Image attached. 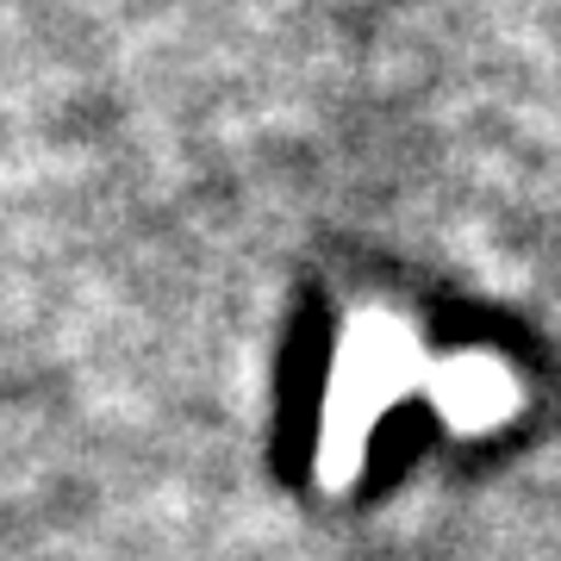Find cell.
I'll return each instance as SVG.
<instances>
[{
  "mask_svg": "<svg viewBox=\"0 0 561 561\" xmlns=\"http://www.w3.org/2000/svg\"><path fill=\"white\" fill-rule=\"evenodd\" d=\"M331 356L337 331L324 312L294 324V337L280 350L275 375V419H268V468L280 486H306L319 461V431H324V400H331Z\"/></svg>",
  "mask_w": 561,
  "mask_h": 561,
  "instance_id": "cell-1",
  "label": "cell"
},
{
  "mask_svg": "<svg viewBox=\"0 0 561 561\" xmlns=\"http://www.w3.org/2000/svg\"><path fill=\"white\" fill-rule=\"evenodd\" d=\"M437 437H443V419H437L431 400L387 405L381 419H375V431H368V443H362V486H368V493L393 486Z\"/></svg>",
  "mask_w": 561,
  "mask_h": 561,
  "instance_id": "cell-2",
  "label": "cell"
}]
</instances>
